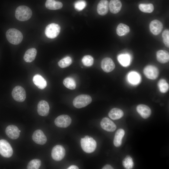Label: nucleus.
I'll list each match as a JSON object with an SVG mask.
<instances>
[{"label":"nucleus","mask_w":169,"mask_h":169,"mask_svg":"<svg viewBox=\"0 0 169 169\" xmlns=\"http://www.w3.org/2000/svg\"><path fill=\"white\" fill-rule=\"evenodd\" d=\"M32 13V10L26 6L21 5L16 9L15 17L19 21H25L31 18Z\"/></svg>","instance_id":"f257e3e1"},{"label":"nucleus","mask_w":169,"mask_h":169,"mask_svg":"<svg viewBox=\"0 0 169 169\" xmlns=\"http://www.w3.org/2000/svg\"><path fill=\"white\" fill-rule=\"evenodd\" d=\"M6 37L8 41L11 44L17 45L21 43L23 39L21 32L15 28H10L6 33Z\"/></svg>","instance_id":"f03ea898"},{"label":"nucleus","mask_w":169,"mask_h":169,"mask_svg":"<svg viewBox=\"0 0 169 169\" xmlns=\"http://www.w3.org/2000/svg\"><path fill=\"white\" fill-rule=\"evenodd\" d=\"M80 143L83 150L87 153L94 152L96 147L97 143L95 141L92 137L88 136L81 139Z\"/></svg>","instance_id":"7ed1b4c3"},{"label":"nucleus","mask_w":169,"mask_h":169,"mask_svg":"<svg viewBox=\"0 0 169 169\" xmlns=\"http://www.w3.org/2000/svg\"><path fill=\"white\" fill-rule=\"evenodd\" d=\"M92 101L90 96L87 95H81L76 97L73 101V105L76 108H81L84 107Z\"/></svg>","instance_id":"20e7f679"},{"label":"nucleus","mask_w":169,"mask_h":169,"mask_svg":"<svg viewBox=\"0 0 169 169\" xmlns=\"http://www.w3.org/2000/svg\"><path fill=\"white\" fill-rule=\"evenodd\" d=\"M60 31V26L56 23H51L48 25L45 30V33L47 37L50 38H56Z\"/></svg>","instance_id":"39448f33"},{"label":"nucleus","mask_w":169,"mask_h":169,"mask_svg":"<svg viewBox=\"0 0 169 169\" xmlns=\"http://www.w3.org/2000/svg\"><path fill=\"white\" fill-rule=\"evenodd\" d=\"M13 153V150L9 143L6 140H0V154L3 157L9 158Z\"/></svg>","instance_id":"423d86ee"},{"label":"nucleus","mask_w":169,"mask_h":169,"mask_svg":"<svg viewBox=\"0 0 169 169\" xmlns=\"http://www.w3.org/2000/svg\"><path fill=\"white\" fill-rule=\"evenodd\" d=\"M12 95L15 100L19 102L23 101L26 98L25 91L23 87L20 86H16L13 88Z\"/></svg>","instance_id":"0eeeda50"},{"label":"nucleus","mask_w":169,"mask_h":169,"mask_svg":"<svg viewBox=\"0 0 169 169\" xmlns=\"http://www.w3.org/2000/svg\"><path fill=\"white\" fill-rule=\"evenodd\" d=\"M65 152V150L63 146L60 145H57L52 149L51 156L54 160L60 161L64 157Z\"/></svg>","instance_id":"6e6552de"},{"label":"nucleus","mask_w":169,"mask_h":169,"mask_svg":"<svg viewBox=\"0 0 169 169\" xmlns=\"http://www.w3.org/2000/svg\"><path fill=\"white\" fill-rule=\"evenodd\" d=\"M72 120L68 115H63L57 117L54 120L55 125L59 127L66 128L71 124Z\"/></svg>","instance_id":"1a4fd4ad"},{"label":"nucleus","mask_w":169,"mask_h":169,"mask_svg":"<svg viewBox=\"0 0 169 169\" xmlns=\"http://www.w3.org/2000/svg\"><path fill=\"white\" fill-rule=\"evenodd\" d=\"M144 73L148 78L151 79H156L158 76L159 70L156 66L149 65L146 67L144 69Z\"/></svg>","instance_id":"9d476101"},{"label":"nucleus","mask_w":169,"mask_h":169,"mask_svg":"<svg viewBox=\"0 0 169 169\" xmlns=\"http://www.w3.org/2000/svg\"><path fill=\"white\" fill-rule=\"evenodd\" d=\"M32 138L35 143L40 145L44 144L47 141L46 136L43 131L39 129L36 130L33 132Z\"/></svg>","instance_id":"9b49d317"},{"label":"nucleus","mask_w":169,"mask_h":169,"mask_svg":"<svg viewBox=\"0 0 169 169\" xmlns=\"http://www.w3.org/2000/svg\"><path fill=\"white\" fill-rule=\"evenodd\" d=\"M102 128L108 132H113L116 128L115 124L110 119L107 117L104 118L100 122Z\"/></svg>","instance_id":"f8f14e48"},{"label":"nucleus","mask_w":169,"mask_h":169,"mask_svg":"<svg viewBox=\"0 0 169 169\" xmlns=\"http://www.w3.org/2000/svg\"><path fill=\"white\" fill-rule=\"evenodd\" d=\"M115 64L112 59L108 57L103 59L101 62V67L107 73L112 71L115 68Z\"/></svg>","instance_id":"ddd939ff"},{"label":"nucleus","mask_w":169,"mask_h":169,"mask_svg":"<svg viewBox=\"0 0 169 169\" xmlns=\"http://www.w3.org/2000/svg\"><path fill=\"white\" fill-rule=\"evenodd\" d=\"M49 106L47 101L41 100L39 102L37 106V111L39 115L47 116L49 114Z\"/></svg>","instance_id":"4468645a"},{"label":"nucleus","mask_w":169,"mask_h":169,"mask_svg":"<svg viewBox=\"0 0 169 169\" xmlns=\"http://www.w3.org/2000/svg\"><path fill=\"white\" fill-rule=\"evenodd\" d=\"M5 133L8 137L13 140L17 139L20 135L18 127L13 125L8 126L6 129Z\"/></svg>","instance_id":"2eb2a0df"},{"label":"nucleus","mask_w":169,"mask_h":169,"mask_svg":"<svg viewBox=\"0 0 169 169\" xmlns=\"http://www.w3.org/2000/svg\"><path fill=\"white\" fill-rule=\"evenodd\" d=\"M163 28L162 23L157 19L152 20L150 24V30L155 35L159 34Z\"/></svg>","instance_id":"dca6fc26"},{"label":"nucleus","mask_w":169,"mask_h":169,"mask_svg":"<svg viewBox=\"0 0 169 169\" xmlns=\"http://www.w3.org/2000/svg\"><path fill=\"white\" fill-rule=\"evenodd\" d=\"M136 110L141 117L145 119L148 118L151 113V110L149 107L143 104L138 105Z\"/></svg>","instance_id":"f3484780"},{"label":"nucleus","mask_w":169,"mask_h":169,"mask_svg":"<svg viewBox=\"0 0 169 169\" xmlns=\"http://www.w3.org/2000/svg\"><path fill=\"white\" fill-rule=\"evenodd\" d=\"M109 8V3L107 0H101L97 7V12L100 15L104 16L108 13Z\"/></svg>","instance_id":"a211bd4d"},{"label":"nucleus","mask_w":169,"mask_h":169,"mask_svg":"<svg viewBox=\"0 0 169 169\" xmlns=\"http://www.w3.org/2000/svg\"><path fill=\"white\" fill-rule=\"evenodd\" d=\"M33 81L34 84L40 89H44L47 85L46 80L39 74H36L33 76Z\"/></svg>","instance_id":"6ab92c4d"},{"label":"nucleus","mask_w":169,"mask_h":169,"mask_svg":"<svg viewBox=\"0 0 169 169\" xmlns=\"http://www.w3.org/2000/svg\"><path fill=\"white\" fill-rule=\"evenodd\" d=\"M37 51L36 49L32 48L27 50L23 57L24 60L27 62H31L33 61L37 55Z\"/></svg>","instance_id":"aec40b11"},{"label":"nucleus","mask_w":169,"mask_h":169,"mask_svg":"<svg viewBox=\"0 0 169 169\" xmlns=\"http://www.w3.org/2000/svg\"><path fill=\"white\" fill-rule=\"evenodd\" d=\"M122 3L119 0H111L109 3L110 12L114 14L118 13L120 10Z\"/></svg>","instance_id":"412c9836"},{"label":"nucleus","mask_w":169,"mask_h":169,"mask_svg":"<svg viewBox=\"0 0 169 169\" xmlns=\"http://www.w3.org/2000/svg\"><path fill=\"white\" fill-rule=\"evenodd\" d=\"M157 61L161 63H165L169 60V53L165 50H159L156 54Z\"/></svg>","instance_id":"4be33fe9"},{"label":"nucleus","mask_w":169,"mask_h":169,"mask_svg":"<svg viewBox=\"0 0 169 169\" xmlns=\"http://www.w3.org/2000/svg\"><path fill=\"white\" fill-rule=\"evenodd\" d=\"M125 131L122 129H118L116 131L113 141L114 146L118 147L120 146L121 143L122 139L125 135Z\"/></svg>","instance_id":"5701e85b"},{"label":"nucleus","mask_w":169,"mask_h":169,"mask_svg":"<svg viewBox=\"0 0 169 169\" xmlns=\"http://www.w3.org/2000/svg\"><path fill=\"white\" fill-rule=\"evenodd\" d=\"M45 5L46 8L48 9L57 10L62 7L63 4L61 2L56 1L54 0H47Z\"/></svg>","instance_id":"b1692460"},{"label":"nucleus","mask_w":169,"mask_h":169,"mask_svg":"<svg viewBox=\"0 0 169 169\" xmlns=\"http://www.w3.org/2000/svg\"><path fill=\"white\" fill-rule=\"evenodd\" d=\"M124 115L123 111L118 108H114L109 112V117L113 120H116L121 118Z\"/></svg>","instance_id":"393cba45"},{"label":"nucleus","mask_w":169,"mask_h":169,"mask_svg":"<svg viewBox=\"0 0 169 169\" xmlns=\"http://www.w3.org/2000/svg\"><path fill=\"white\" fill-rule=\"evenodd\" d=\"M127 79L130 83L134 85L138 84L141 80V77L139 74L134 71L131 72L128 74Z\"/></svg>","instance_id":"a878e982"},{"label":"nucleus","mask_w":169,"mask_h":169,"mask_svg":"<svg viewBox=\"0 0 169 169\" xmlns=\"http://www.w3.org/2000/svg\"><path fill=\"white\" fill-rule=\"evenodd\" d=\"M117 59L120 64L124 67L129 65L131 62V57L128 54H122L117 57Z\"/></svg>","instance_id":"bb28decb"},{"label":"nucleus","mask_w":169,"mask_h":169,"mask_svg":"<svg viewBox=\"0 0 169 169\" xmlns=\"http://www.w3.org/2000/svg\"><path fill=\"white\" fill-rule=\"evenodd\" d=\"M130 31L129 27L122 23H120L118 25L116 29L117 34L120 36L127 34Z\"/></svg>","instance_id":"cd10ccee"},{"label":"nucleus","mask_w":169,"mask_h":169,"mask_svg":"<svg viewBox=\"0 0 169 169\" xmlns=\"http://www.w3.org/2000/svg\"><path fill=\"white\" fill-rule=\"evenodd\" d=\"M157 85L161 93H165L169 90V84L166 80L164 79H160Z\"/></svg>","instance_id":"c85d7f7f"},{"label":"nucleus","mask_w":169,"mask_h":169,"mask_svg":"<svg viewBox=\"0 0 169 169\" xmlns=\"http://www.w3.org/2000/svg\"><path fill=\"white\" fill-rule=\"evenodd\" d=\"M139 9L142 12L146 13H151L154 9L153 5L151 3H141L139 5Z\"/></svg>","instance_id":"c756f323"},{"label":"nucleus","mask_w":169,"mask_h":169,"mask_svg":"<svg viewBox=\"0 0 169 169\" xmlns=\"http://www.w3.org/2000/svg\"><path fill=\"white\" fill-rule=\"evenodd\" d=\"M63 83L66 88L70 90L74 89L76 88L75 81L72 78L67 77L65 78L63 80Z\"/></svg>","instance_id":"7c9ffc66"},{"label":"nucleus","mask_w":169,"mask_h":169,"mask_svg":"<svg viewBox=\"0 0 169 169\" xmlns=\"http://www.w3.org/2000/svg\"><path fill=\"white\" fill-rule=\"evenodd\" d=\"M72 63L71 58L69 56H66L60 60L58 65L61 68H64L69 66Z\"/></svg>","instance_id":"2f4dec72"},{"label":"nucleus","mask_w":169,"mask_h":169,"mask_svg":"<svg viewBox=\"0 0 169 169\" xmlns=\"http://www.w3.org/2000/svg\"><path fill=\"white\" fill-rule=\"evenodd\" d=\"M41 164V162L39 159H34L30 161L27 166L28 169H38Z\"/></svg>","instance_id":"473e14b6"},{"label":"nucleus","mask_w":169,"mask_h":169,"mask_svg":"<svg viewBox=\"0 0 169 169\" xmlns=\"http://www.w3.org/2000/svg\"><path fill=\"white\" fill-rule=\"evenodd\" d=\"M122 165L125 169H132L134 165L132 158L129 155L127 156L122 161Z\"/></svg>","instance_id":"72a5a7b5"},{"label":"nucleus","mask_w":169,"mask_h":169,"mask_svg":"<svg viewBox=\"0 0 169 169\" xmlns=\"http://www.w3.org/2000/svg\"><path fill=\"white\" fill-rule=\"evenodd\" d=\"M93 58L90 55H86L83 57L82 59L83 64L85 66H91L94 63Z\"/></svg>","instance_id":"f704fd0d"},{"label":"nucleus","mask_w":169,"mask_h":169,"mask_svg":"<svg viewBox=\"0 0 169 169\" xmlns=\"http://www.w3.org/2000/svg\"><path fill=\"white\" fill-rule=\"evenodd\" d=\"M86 3L84 0H79L74 4L75 9L78 11H80L83 9L86 6Z\"/></svg>","instance_id":"c9c22d12"},{"label":"nucleus","mask_w":169,"mask_h":169,"mask_svg":"<svg viewBox=\"0 0 169 169\" xmlns=\"http://www.w3.org/2000/svg\"><path fill=\"white\" fill-rule=\"evenodd\" d=\"M163 42L165 45L168 48L169 47V30L168 29L164 30L162 34Z\"/></svg>","instance_id":"e433bc0d"},{"label":"nucleus","mask_w":169,"mask_h":169,"mask_svg":"<svg viewBox=\"0 0 169 169\" xmlns=\"http://www.w3.org/2000/svg\"><path fill=\"white\" fill-rule=\"evenodd\" d=\"M102 169H112L113 167L110 165L107 164L104 166L102 168Z\"/></svg>","instance_id":"4c0bfd02"},{"label":"nucleus","mask_w":169,"mask_h":169,"mask_svg":"<svg viewBox=\"0 0 169 169\" xmlns=\"http://www.w3.org/2000/svg\"><path fill=\"white\" fill-rule=\"evenodd\" d=\"M68 169H79L78 167L75 166V165H71L69 166L68 168Z\"/></svg>","instance_id":"58836bf2"},{"label":"nucleus","mask_w":169,"mask_h":169,"mask_svg":"<svg viewBox=\"0 0 169 169\" xmlns=\"http://www.w3.org/2000/svg\"><path fill=\"white\" fill-rule=\"evenodd\" d=\"M19 132H21V131L20 130H19Z\"/></svg>","instance_id":"ea45409f"}]
</instances>
